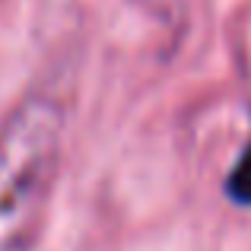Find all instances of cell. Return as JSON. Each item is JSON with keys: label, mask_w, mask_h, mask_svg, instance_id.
Listing matches in <instances>:
<instances>
[{"label": "cell", "mask_w": 251, "mask_h": 251, "mask_svg": "<svg viewBox=\"0 0 251 251\" xmlns=\"http://www.w3.org/2000/svg\"><path fill=\"white\" fill-rule=\"evenodd\" d=\"M226 194L242 207H251V147L242 153V159L235 162V169L226 178Z\"/></svg>", "instance_id": "1"}]
</instances>
